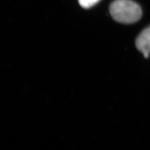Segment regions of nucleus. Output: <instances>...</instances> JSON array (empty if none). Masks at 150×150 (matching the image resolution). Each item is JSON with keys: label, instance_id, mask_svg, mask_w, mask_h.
<instances>
[{"label": "nucleus", "instance_id": "f257e3e1", "mask_svg": "<svg viewBox=\"0 0 150 150\" xmlns=\"http://www.w3.org/2000/svg\"><path fill=\"white\" fill-rule=\"evenodd\" d=\"M110 11L115 21L125 24L137 22L142 16V8L131 0H115L111 4Z\"/></svg>", "mask_w": 150, "mask_h": 150}, {"label": "nucleus", "instance_id": "f03ea898", "mask_svg": "<svg viewBox=\"0 0 150 150\" xmlns=\"http://www.w3.org/2000/svg\"><path fill=\"white\" fill-rule=\"evenodd\" d=\"M136 46L138 50L144 55L145 58H148L150 54V26L144 30L137 38Z\"/></svg>", "mask_w": 150, "mask_h": 150}, {"label": "nucleus", "instance_id": "7ed1b4c3", "mask_svg": "<svg viewBox=\"0 0 150 150\" xmlns=\"http://www.w3.org/2000/svg\"><path fill=\"white\" fill-rule=\"evenodd\" d=\"M81 6L84 8H90L99 2L100 0H78Z\"/></svg>", "mask_w": 150, "mask_h": 150}]
</instances>
